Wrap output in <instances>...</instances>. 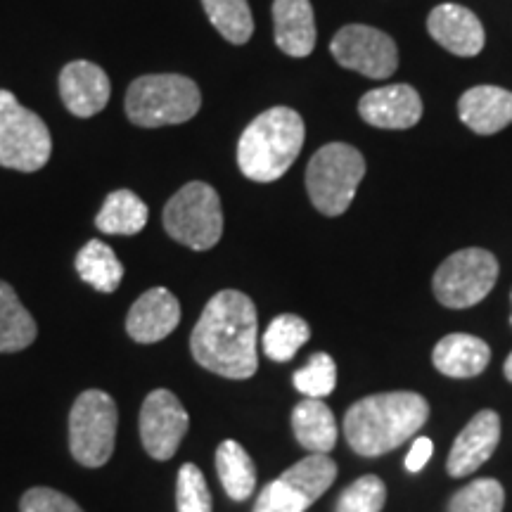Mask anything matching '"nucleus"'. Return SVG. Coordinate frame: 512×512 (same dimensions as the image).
Segmentation results:
<instances>
[{
	"label": "nucleus",
	"mask_w": 512,
	"mask_h": 512,
	"mask_svg": "<svg viewBox=\"0 0 512 512\" xmlns=\"http://www.w3.org/2000/svg\"><path fill=\"white\" fill-rule=\"evenodd\" d=\"M259 318L245 292L221 290L204 306L190 335L195 361L228 380H247L259 368Z\"/></svg>",
	"instance_id": "1"
},
{
	"label": "nucleus",
	"mask_w": 512,
	"mask_h": 512,
	"mask_svg": "<svg viewBox=\"0 0 512 512\" xmlns=\"http://www.w3.org/2000/svg\"><path fill=\"white\" fill-rule=\"evenodd\" d=\"M430 403L415 392H384L356 401L344 415V437L358 456L375 458L394 451L420 432Z\"/></svg>",
	"instance_id": "2"
},
{
	"label": "nucleus",
	"mask_w": 512,
	"mask_h": 512,
	"mask_svg": "<svg viewBox=\"0 0 512 512\" xmlns=\"http://www.w3.org/2000/svg\"><path fill=\"white\" fill-rule=\"evenodd\" d=\"M304 138L306 128L299 112L290 107H271L259 114L240 136V171L256 183L278 181L299 157Z\"/></svg>",
	"instance_id": "3"
},
{
	"label": "nucleus",
	"mask_w": 512,
	"mask_h": 512,
	"mask_svg": "<svg viewBox=\"0 0 512 512\" xmlns=\"http://www.w3.org/2000/svg\"><path fill=\"white\" fill-rule=\"evenodd\" d=\"M197 83L181 74H147L128 86L126 117L140 128L185 124L200 112Z\"/></svg>",
	"instance_id": "4"
},
{
	"label": "nucleus",
	"mask_w": 512,
	"mask_h": 512,
	"mask_svg": "<svg viewBox=\"0 0 512 512\" xmlns=\"http://www.w3.org/2000/svg\"><path fill=\"white\" fill-rule=\"evenodd\" d=\"M363 176L366 159L354 145L330 143L320 147L306 166V190L311 204L323 216L344 214L354 202Z\"/></svg>",
	"instance_id": "5"
},
{
	"label": "nucleus",
	"mask_w": 512,
	"mask_h": 512,
	"mask_svg": "<svg viewBox=\"0 0 512 512\" xmlns=\"http://www.w3.org/2000/svg\"><path fill=\"white\" fill-rule=\"evenodd\" d=\"M164 230L181 245L207 252L223 235V209L219 192L209 183L192 181L166 202Z\"/></svg>",
	"instance_id": "6"
},
{
	"label": "nucleus",
	"mask_w": 512,
	"mask_h": 512,
	"mask_svg": "<svg viewBox=\"0 0 512 512\" xmlns=\"http://www.w3.org/2000/svg\"><path fill=\"white\" fill-rule=\"evenodd\" d=\"M117 403L107 392L88 389L69 413V451L83 467H102L117 444Z\"/></svg>",
	"instance_id": "7"
},
{
	"label": "nucleus",
	"mask_w": 512,
	"mask_h": 512,
	"mask_svg": "<svg viewBox=\"0 0 512 512\" xmlns=\"http://www.w3.org/2000/svg\"><path fill=\"white\" fill-rule=\"evenodd\" d=\"M53 138L46 121L19 105L10 91H0V166L34 174L48 164Z\"/></svg>",
	"instance_id": "8"
},
{
	"label": "nucleus",
	"mask_w": 512,
	"mask_h": 512,
	"mask_svg": "<svg viewBox=\"0 0 512 512\" xmlns=\"http://www.w3.org/2000/svg\"><path fill=\"white\" fill-rule=\"evenodd\" d=\"M498 280V261L486 249L467 247L451 254L437 268L432 280L434 297L446 309H470L494 290Z\"/></svg>",
	"instance_id": "9"
},
{
	"label": "nucleus",
	"mask_w": 512,
	"mask_h": 512,
	"mask_svg": "<svg viewBox=\"0 0 512 512\" xmlns=\"http://www.w3.org/2000/svg\"><path fill=\"white\" fill-rule=\"evenodd\" d=\"M337 465L328 453H311L264 486L252 512H306L335 484Z\"/></svg>",
	"instance_id": "10"
},
{
	"label": "nucleus",
	"mask_w": 512,
	"mask_h": 512,
	"mask_svg": "<svg viewBox=\"0 0 512 512\" xmlns=\"http://www.w3.org/2000/svg\"><path fill=\"white\" fill-rule=\"evenodd\" d=\"M330 53L344 69L368 79H389L399 67V50L392 36L366 24H347L332 38Z\"/></svg>",
	"instance_id": "11"
},
{
	"label": "nucleus",
	"mask_w": 512,
	"mask_h": 512,
	"mask_svg": "<svg viewBox=\"0 0 512 512\" xmlns=\"http://www.w3.org/2000/svg\"><path fill=\"white\" fill-rule=\"evenodd\" d=\"M140 441L147 456L169 460L176 456L178 446L190 427V415L169 389H155L147 394L140 408Z\"/></svg>",
	"instance_id": "12"
},
{
	"label": "nucleus",
	"mask_w": 512,
	"mask_h": 512,
	"mask_svg": "<svg viewBox=\"0 0 512 512\" xmlns=\"http://www.w3.org/2000/svg\"><path fill=\"white\" fill-rule=\"evenodd\" d=\"M60 95L74 117H95L110 102V76L95 62L74 60L60 72Z\"/></svg>",
	"instance_id": "13"
},
{
	"label": "nucleus",
	"mask_w": 512,
	"mask_h": 512,
	"mask_svg": "<svg viewBox=\"0 0 512 512\" xmlns=\"http://www.w3.org/2000/svg\"><path fill=\"white\" fill-rule=\"evenodd\" d=\"M181 323V304L166 287H152L140 294L126 316V332L133 342L155 344L169 337Z\"/></svg>",
	"instance_id": "14"
},
{
	"label": "nucleus",
	"mask_w": 512,
	"mask_h": 512,
	"mask_svg": "<svg viewBox=\"0 0 512 512\" xmlns=\"http://www.w3.org/2000/svg\"><path fill=\"white\" fill-rule=\"evenodd\" d=\"M501 441V418L494 411H479L463 427L448 453L446 470L451 477H467L494 456Z\"/></svg>",
	"instance_id": "15"
},
{
	"label": "nucleus",
	"mask_w": 512,
	"mask_h": 512,
	"mask_svg": "<svg viewBox=\"0 0 512 512\" xmlns=\"http://www.w3.org/2000/svg\"><path fill=\"white\" fill-rule=\"evenodd\" d=\"M358 114L375 128H413L422 119L420 93L408 83H394L368 91L358 102Z\"/></svg>",
	"instance_id": "16"
},
{
	"label": "nucleus",
	"mask_w": 512,
	"mask_h": 512,
	"mask_svg": "<svg viewBox=\"0 0 512 512\" xmlns=\"http://www.w3.org/2000/svg\"><path fill=\"white\" fill-rule=\"evenodd\" d=\"M427 31L441 48L458 57L479 55L486 41L479 17L456 3L437 5L427 17Z\"/></svg>",
	"instance_id": "17"
},
{
	"label": "nucleus",
	"mask_w": 512,
	"mask_h": 512,
	"mask_svg": "<svg viewBox=\"0 0 512 512\" xmlns=\"http://www.w3.org/2000/svg\"><path fill=\"white\" fill-rule=\"evenodd\" d=\"M458 114L479 136H494L512 124V93L498 86H475L458 100Z\"/></svg>",
	"instance_id": "18"
},
{
	"label": "nucleus",
	"mask_w": 512,
	"mask_h": 512,
	"mask_svg": "<svg viewBox=\"0 0 512 512\" xmlns=\"http://www.w3.org/2000/svg\"><path fill=\"white\" fill-rule=\"evenodd\" d=\"M275 46L290 57H309L316 48V15L309 0H275Z\"/></svg>",
	"instance_id": "19"
},
{
	"label": "nucleus",
	"mask_w": 512,
	"mask_h": 512,
	"mask_svg": "<svg viewBox=\"0 0 512 512\" xmlns=\"http://www.w3.org/2000/svg\"><path fill=\"white\" fill-rule=\"evenodd\" d=\"M491 361V349L484 339L475 335H446L432 351V363L441 375L453 377V380H465V377L482 375Z\"/></svg>",
	"instance_id": "20"
},
{
	"label": "nucleus",
	"mask_w": 512,
	"mask_h": 512,
	"mask_svg": "<svg viewBox=\"0 0 512 512\" xmlns=\"http://www.w3.org/2000/svg\"><path fill=\"white\" fill-rule=\"evenodd\" d=\"M292 430L309 453H330L337 444V420L323 399L306 396L292 411Z\"/></svg>",
	"instance_id": "21"
},
{
	"label": "nucleus",
	"mask_w": 512,
	"mask_h": 512,
	"mask_svg": "<svg viewBox=\"0 0 512 512\" xmlns=\"http://www.w3.org/2000/svg\"><path fill=\"white\" fill-rule=\"evenodd\" d=\"M38 325L17 292L0 280V354H17L36 342Z\"/></svg>",
	"instance_id": "22"
},
{
	"label": "nucleus",
	"mask_w": 512,
	"mask_h": 512,
	"mask_svg": "<svg viewBox=\"0 0 512 512\" xmlns=\"http://www.w3.org/2000/svg\"><path fill=\"white\" fill-rule=\"evenodd\" d=\"M147 204L131 190H114L102 202L95 226L105 235H138L147 226Z\"/></svg>",
	"instance_id": "23"
},
{
	"label": "nucleus",
	"mask_w": 512,
	"mask_h": 512,
	"mask_svg": "<svg viewBox=\"0 0 512 512\" xmlns=\"http://www.w3.org/2000/svg\"><path fill=\"white\" fill-rule=\"evenodd\" d=\"M76 273L81 275L83 283H88L93 290L112 294L119 290L121 280H124V266H121L119 256L114 254L110 245L100 240H91L81 247L76 254Z\"/></svg>",
	"instance_id": "24"
},
{
	"label": "nucleus",
	"mask_w": 512,
	"mask_h": 512,
	"mask_svg": "<svg viewBox=\"0 0 512 512\" xmlns=\"http://www.w3.org/2000/svg\"><path fill=\"white\" fill-rule=\"evenodd\" d=\"M216 472L233 501H247L256 489V467L245 446L226 439L216 448Z\"/></svg>",
	"instance_id": "25"
},
{
	"label": "nucleus",
	"mask_w": 512,
	"mask_h": 512,
	"mask_svg": "<svg viewBox=\"0 0 512 512\" xmlns=\"http://www.w3.org/2000/svg\"><path fill=\"white\" fill-rule=\"evenodd\" d=\"M214 29L233 46H245L254 34V17L247 0H202Z\"/></svg>",
	"instance_id": "26"
},
{
	"label": "nucleus",
	"mask_w": 512,
	"mask_h": 512,
	"mask_svg": "<svg viewBox=\"0 0 512 512\" xmlns=\"http://www.w3.org/2000/svg\"><path fill=\"white\" fill-rule=\"evenodd\" d=\"M311 330L304 318L294 316V313H283V316L273 318L264 332V354L275 363H287L297 356V351L309 342Z\"/></svg>",
	"instance_id": "27"
},
{
	"label": "nucleus",
	"mask_w": 512,
	"mask_h": 512,
	"mask_svg": "<svg viewBox=\"0 0 512 512\" xmlns=\"http://www.w3.org/2000/svg\"><path fill=\"white\" fill-rule=\"evenodd\" d=\"M505 491L496 479H475L456 491L448 501V512H503Z\"/></svg>",
	"instance_id": "28"
},
{
	"label": "nucleus",
	"mask_w": 512,
	"mask_h": 512,
	"mask_svg": "<svg viewBox=\"0 0 512 512\" xmlns=\"http://www.w3.org/2000/svg\"><path fill=\"white\" fill-rule=\"evenodd\" d=\"M294 387L299 389L304 396H311V399H323L335 392L337 387V366L332 361L330 354H313L309 358V363L302 370L294 373Z\"/></svg>",
	"instance_id": "29"
},
{
	"label": "nucleus",
	"mask_w": 512,
	"mask_h": 512,
	"mask_svg": "<svg viewBox=\"0 0 512 512\" xmlns=\"http://www.w3.org/2000/svg\"><path fill=\"white\" fill-rule=\"evenodd\" d=\"M387 501V486L377 475H363L342 491L337 512H382Z\"/></svg>",
	"instance_id": "30"
},
{
	"label": "nucleus",
	"mask_w": 512,
	"mask_h": 512,
	"mask_svg": "<svg viewBox=\"0 0 512 512\" xmlns=\"http://www.w3.org/2000/svg\"><path fill=\"white\" fill-rule=\"evenodd\" d=\"M176 508L178 512H211V494L207 479L197 465L185 463L178 470L176 482Z\"/></svg>",
	"instance_id": "31"
},
{
	"label": "nucleus",
	"mask_w": 512,
	"mask_h": 512,
	"mask_svg": "<svg viewBox=\"0 0 512 512\" xmlns=\"http://www.w3.org/2000/svg\"><path fill=\"white\" fill-rule=\"evenodd\" d=\"M19 512H83V508L74 498L62 491L48 489V486H36L29 489L19 501Z\"/></svg>",
	"instance_id": "32"
},
{
	"label": "nucleus",
	"mask_w": 512,
	"mask_h": 512,
	"mask_svg": "<svg viewBox=\"0 0 512 512\" xmlns=\"http://www.w3.org/2000/svg\"><path fill=\"white\" fill-rule=\"evenodd\" d=\"M432 451H434L432 439H427V437L415 439L411 451H408V456H406V470L408 472H420L422 467L430 463Z\"/></svg>",
	"instance_id": "33"
},
{
	"label": "nucleus",
	"mask_w": 512,
	"mask_h": 512,
	"mask_svg": "<svg viewBox=\"0 0 512 512\" xmlns=\"http://www.w3.org/2000/svg\"><path fill=\"white\" fill-rule=\"evenodd\" d=\"M503 373H505V377H508V380L512 382V354L508 356V361H505V366H503Z\"/></svg>",
	"instance_id": "34"
},
{
	"label": "nucleus",
	"mask_w": 512,
	"mask_h": 512,
	"mask_svg": "<svg viewBox=\"0 0 512 512\" xmlns=\"http://www.w3.org/2000/svg\"><path fill=\"white\" fill-rule=\"evenodd\" d=\"M510 297H512V294H510ZM510 323H512V318H510Z\"/></svg>",
	"instance_id": "35"
}]
</instances>
